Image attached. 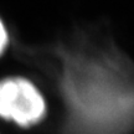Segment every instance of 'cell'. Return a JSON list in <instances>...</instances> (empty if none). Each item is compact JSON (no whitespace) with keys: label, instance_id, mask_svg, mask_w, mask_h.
Returning <instances> with one entry per match:
<instances>
[{"label":"cell","instance_id":"1","mask_svg":"<svg viewBox=\"0 0 134 134\" xmlns=\"http://www.w3.org/2000/svg\"><path fill=\"white\" fill-rule=\"evenodd\" d=\"M53 45L50 62L56 65L57 87L73 120L91 129L96 123L100 129L104 115L113 125L117 113L128 127L133 125L134 61L124 48L110 40L93 41L86 32L72 34Z\"/></svg>","mask_w":134,"mask_h":134},{"label":"cell","instance_id":"2","mask_svg":"<svg viewBox=\"0 0 134 134\" xmlns=\"http://www.w3.org/2000/svg\"><path fill=\"white\" fill-rule=\"evenodd\" d=\"M48 113L42 87L25 73L0 76V119L20 128L35 127Z\"/></svg>","mask_w":134,"mask_h":134},{"label":"cell","instance_id":"3","mask_svg":"<svg viewBox=\"0 0 134 134\" xmlns=\"http://www.w3.org/2000/svg\"><path fill=\"white\" fill-rule=\"evenodd\" d=\"M13 43V35L6 20L0 15V62L5 60V56L9 55Z\"/></svg>","mask_w":134,"mask_h":134}]
</instances>
